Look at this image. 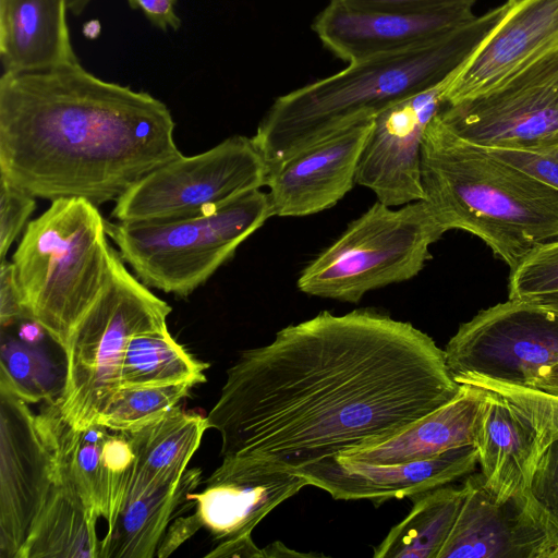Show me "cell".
Returning <instances> with one entry per match:
<instances>
[{"label":"cell","instance_id":"cell-23","mask_svg":"<svg viewBox=\"0 0 558 558\" xmlns=\"http://www.w3.org/2000/svg\"><path fill=\"white\" fill-rule=\"evenodd\" d=\"M460 385L456 398L395 437L338 458L371 464H396L421 461L454 448L474 446L484 389L470 384Z\"/></svg>","mask_w":558,"mask_h":558},{"label":"cell","instance_id":"cell-17","mask_svg":"<svg viewBox=\"0 0 558 558\" xmlns=\"http://www.w3.org/2000/svg\"><path fill=\"white\" fill-rule=\"evenodd\" d=\"M508 3L500 22L447 82L444 105H454L489 89L558 46V0Z\"/></svg>","mask_w":558,"mask_h":558},{"label":"cell","instance_id":"cell-40","mask_svg":"<svg viewBox=\"0 0 558 558\" xmlns=\"http://www.w3.org/2000/svg\"><path fill=\"white\" fill-rule=\"evenodd\" d=\"M206 557H264V550L254 544L251 534H245L219 543Z\"/></svg>","mask_w":558,"mask_h":558},{"label":"cell","instance_id":"cell-3","mask_svg":"<svg viewBox=\"0 0 558 558\" xmlns=\"http://www.w3.org/2000/svg\"><path fill=\"white\" fill-rule=\"evenodd\" d=\"M508 9L507 2L429 44L350 62L339 73L275 99L252 136L267 171L396 102L447 83Z\"/></svg>","mask_w":558,"mask_h":558},{"label":"cell","instance_id":"cell-29","mask_svg":"<svg viewBox=\"0 0 558 558\" xmlns=\"http://www.w3.org/2000/svg\"><path fill=\"white\" fill-rule=\"evenodd\" d=\"M527 521L542 534L538 558L558 554V439L542 452L530 483L520 499Z\"/></svg>","mask_w":558,"mask_h":558},{"label":"cell","instance_id":"cell-25","mask_svg":"<svg viewBox=\"0 0 558 558\" xmlns=\"http://www.w3.org/2000/svg\"><path fill=\"white\" fill-rule=\"evenodd\" d=\"M98 517L73 484L54 473L20 558H99Z\"/></svg>","mask_w":558,"mask_h":558},{"label":"cell","instance_id":"cell-12","mask_svg":"<svg viewBox=\"0 0 558 558\" xmlns=\"http://www.w3.org/2000/svg\"><path fill=\"white\" fill-rule=\"evenodd\" d=\"M0 381V557L20 558L54 480L36 413Z\"/></svg>","mask_w":558,"mask_h":558},{"label":"cell","instance_id":"cell-35","mask_svg":"<svg viewBox=\"0 0 558 558\" xmlns=\"http://www.w3.org/2000/svg\"><path fill=\"white\" fill-rule=\"evenodd\" d=\"M486 149L500 160L518 168L537 181L558 190V146L541 150L508 148Z\"/></svg>","mask_w":558,"mask_h":558},{"label":"cell","instance_id":"cell-4","mask_svg":"<svg viewBox=\"0 0 558 558\" xmlns=\"http://www.w3.org/2000/svg\"><path fill=\"white\" fill-rule=\"evenodd\" d=\"M438 113L422 145L424 201L446 232L476 235L512 270L558 239V190L459 136Z\"/></svg>","mask_w":558,"mask_h":558},{"label":"cell","instance_id":"cell-44","mask_svg":"<svg viewBox=\"0 0 558 558\" xmlns=\"http://www.w3.org/2000/svg\"><path fill=\"white\" fill-rule=\"evenodd\" d=\"M530 301L558 313V293L531 299Z\"/></svg>","mask_w":558,"mask_h":558},{"label":"cell","instance_id":"cell-5","mask_svg":"<svg viewBox=\"0 0 558 558\" xmlns=\"http://www.w3.org/2000/svg\"><path fill=\"white\" fill-rule=\"evenodd\" d=\"M107 223L84 198L54 199L27 223L12 256L28 318L61 349L109 278Z\"/></svg>","mask_w":558,"mask_h":558},{"label":"cell","instance_id":"cell-33","mask_svg":"<svg viewBox=\"0 0 558 558\" xmlns=\"http://www.w3.org/2000/svg\"><path fill=\"white\" fill-rule=\"evenodd\" d=\"M558 293V239L535 247L510 270L508 299L531 300Z\"/></svg>","mask_w":558,"mask_h":558},{"label":"cell","instance_id":"cell-38","mask_svg":"<svg viewBox=\"0 0 558 558\" xmlns=\"http://www.w3.org/2000/svg\"><path fill=\"white\" fill-rule=\"evenodd\" d=\"M133 10H140L147 21L162 32L178 31L181 19L175 11L178 0H126Z\"/></svg>","mask_w":558,"mask_h":558},{"label":"cell","instance_id":"cell-28","mask_svg":"<svg viewBox=\"0 0 558 558\" xmlns=\"http://www.w3.org/2000/svg\"><path fill=\"white\" fill-rule=\"evenodd\" d=\"M207 363L192 357L168 328L135 335L128 343L122 367V387L166 386L206 381Z\"/></svg>","mask_w":558,"mask_h":558},{"label":"cell","instance_id":"cell-45","mask_svg":"<svg viewBox=\"0 0 558 558\" xmlns=\"http://www.w3.org/2000/svg\"><path fill=\"white\" fill-rule=\"evenodd\" d=\"M90 1L92 0H66L68 10L74 15H80L85 11Z\"/></svg>","mask_w":558,"mask_h":558},{"label":"cell","instance_id":"cell-24","mask_svg":"<svg viewBox=\"0 0 558 558\" xmlns=\"http://www.w3.org/2000/svg\"><path fill=\"white\" fill-rule=\"evenodd\" d=\"M208 428L206 416L177 405L158 421L128 433L134 461L121 508L135 498L178 484Z\"/></svg>","mask_w":558,"mask_h":558},{"label":"cell","instance_id":"cell-11","mask_svg":"<svg viewBox=\"0 0 558 558\" xmlns=\"http://www.w3.org/2000/svg\"><path fill=\"white\" fill-rule=\"evenodd\" d=\"M444 352L453 379L478 375L531 387L558 362V313L508 299L461 324Z\"/></svg>","mask_w":558,"mask_h":558},{"label":"cell","instance_id":"cell-30","mask_svg":"<svg viewBox=\"0 0 558 558\" xmlns=\"http://www.w3.org/2000/svg\"><path fill=\"white\" fill-rule=\"evenodd\" d=\"M192 387L186 384L122 387L97 424L123 433L138 430L174 409Z\"/></svg>","mask_w":558,"mask_h":558},{"label":"cell","instance_id":"cell-39","mask_svg":"<svg viewBox=\"0 0 558 558\" xmlns=\"http://www.w3.org/2000/svg\"><path fill=\"white\" fill-rule=\"evenodd\" d=\"M202 526L203 523L196 512L193 515L178 518L167 533L165 532L156 556L158 558L168 557Z\"/></svg>","mask_w":558,"mask_h":558},{"label":"cell","instance_id":"cell-42","mask_svg":"<svg viewBox=\"0 0 558 558\" xmlns=\"http://www.w3.org/2000/svg\"><path fill=\"white\" fill-rule=\"evenodd\" d=\"M264 557H313L316 554H304L288 548L283 543L276 541L263 548Z\"/></svg>","mask_w":558,"mask_h":558},{"label":"cell","instance_id":"cell-22","mask_svg":"<svg viewBox=\"0 0 558 558\" xmlns=\"http://www.w3.org/2000/svg\"><path fill=\"white\" fill-rule=\"evenodd\" d=\"M66 0H0L2 73L78 61L66 22Z\"/></svg>","mask_w":558,"mask_h":558},{"label":"cell","instance_id":"cell-32","mask_svg":"<svg viewBox=\"0 0 558 558\" xmlns=\"http://www.w3.org/2000/svg\"><path fill=\"white\" fill-rule=\"evenodd\" d=\"M454 380L458 384L495 390L506 397L534 426L543 451L551 441L558 439V396L478 375H463Z\"/></svg>","mask_w":558,"mask_h":558},{"label":"cell","instance_id":"cell-31","mask_svg":"<svg viewBox=\"0 0 558 558\" xmlns=\"http://www.w3.org/2000/svg\"><path fill=\"white\" fill-rule=\"evenodd\" d=\"M53 373L38 351L9 338L1 343L0 381L27 403L52 401Z\"/></svg>","mask_w":558,"mask_h":558},{"label":"cell","instance_id":"cell-36","mask_svg":"<svg viewBox=\"0 0 558 558\" xmlns=\"http://www.w3.org/2000/svg\"><path fill=\"white\" fill-rule=\"evenodd\" d=\"M357 10L424 13L452 7H473L476 0H330Z\"/></svg>","mask_w":558,"mask_h":558},{"label":"cell","instance_id":"cell-19","mask_svg":"<svg viewBox=\"0 0 558 558\" xmlns=\"http://www.w3.org/2000/svg\"><path fill=\"white\" fill-rule=\"evenodd\" d=\"M465 495L438 558H538L542 534L517 499L498 502L481 473L466 475Z\"/></svg>","mask_w":558,"mask_h":558},{"label":"cell","instance_id":"cell-21","mask_svg":"<svg viewBox=\"0 0 558 558\" xmlns=\"http://www.w3.org/2000/svg\"><path fill=\"white\" fill-rule=\"evenodd\" d=\"M36 421L49 448L54 473L70 481L84 502L111 524L120 509V496L102 460L107 427H73L62 415L57 399L46 402Z\"/></svg>","mask_w":558,"mask_h":558},{"label":"cell","instance_id":"cell-1","mask_svg":"<svg viewBox=\"0 0 558 558\" xmlns=\"http://www.w3.org/2000/svg\"><path fill=\"white\" fill-rule=\"evenodd\" d=\"M460 389L444 350L411 323L324 311L243 351L206 418L222 459L296 470L381 444Z\"/></svg>","mask_w":558,"mask_h":558},{"label":"cell","instance_id":"cell-18","mask_svg":"<svg viewBox=\"0 0 558 558\" xmlns=\"http://www.w3.org/2000/svg\"><path fill=\"white\" fill-rule=\"evenodd\" d=\"M477 463V450L472 445L408 463L371 464L331 457L293 471L333 499H366L379 506L450 484L473 473Z\"/></svg>","mask_w":558,"mask_h":558},{"label":"cell","instance_id":"cell-43","mask_svg":"<svg viewBox=\"0 0 558 558\" xmlns=\"http://www.w3.org/2000/svg\"><path fill=\"white\" fill-rule=\"evenodd\" d=\"M45 333V329L32 319H27L20 328L21 340L27 343L37 342Z\"/></svg>","mask_w":558,"mask_h":558},{"label":"cell","instance_id":"cell-7","mask_svg":"<svg viewBox=\"0 0 558 558\" xmlns=\"http://www.w3.org/2000/svg\"><path fill=\"white\" fill-rule=\"evenodd\" d=\"M171 307L133 276L113 248L109 278L94 304L71 332L63 352L65 373L57 398L75 428L97 424L121 386V367L130 340L163 329Z\"/></svg>","mask_w":558,"mask_h":558},{"label":"cell","instance_id":"cell-34","mask_svg":"<svg viewBox=\"0 0 558 558\" xmlns=\"http://www.w3.org/2000/svg\"><path fill=\"white\" fill-rule=\"evenodd\" d=\"M36 208V198L0 177V258L27 226Z\"/></svg>","mask_w":558,"mask_h":558},{"label":"cell","instance_id":"cell-37","mask_svg":"<svg viewBox=\"0 0 558 558\" xmlns=\"http://www.w3.org/2000/svg\"><path fill=\"white\" fill-rule=\"evenodd\" d=\"M21 291L16 281L14 265L9 260L0 264V323L8 327L17 320H27Z\"/></svg>","mask_w":558,"mask_h":558},{"label":"cell","instance_id":"cell-9","mask_svg":"<svg viewBox=\"0 0 558 558\" xmlns=\"http://www.w3.org/2000/svg\"><path fill=\"white\" fill-rule=\"evenodd\" d=\"M267 172L253 138L233 135L149 172L116 201L111 215L122 222L193 216L266 186Z\"/></svg>","mask_w":558,"mask_h":558},{"label":"cell","instance_id":"cell-26","mask_svg":"<svg viewBox=\"0 0 558 558\" xmlns=\"http://www.w3.org/2000/svg\"><path fill=\"white\" fill-rule=\"evenodd\" d=\"M202 471L186 470L181 481L128 501L101 541L99 558H151L168 523L180 506L191 499Z\"/></svg>","mask_w":558,"mask_h":558},{"label":"cell","instance_id":"cell-15","mask_svg":"<svg viewBox=\"0 0 558 558\" xmlns=\"http://www.w3.org/2000/svg\"><path fill=\"white\" fill-rule=\"evenodd\" d=\"M373 119L342 130L267 173L272 216L304 217L335 206L353 187Z\"/></svg>","mask_w":558,"mask_h":558},{"label":"cell","instance_id":"cell-46","mask_svg":"<svg viewBox=\"0 0 558 558\" xmlns=\"http://www.w3.org/2000/svg\"><path fill=\"white\" fill-rule=\"evenodd\" d=\"M518 1H520V0H508V2H511V3L518 2Z\"/></svg>","mask_w":558,"mask_h":558},{"label":"cell","instance_id":"cell-14","mask_svg":"<svg viewBox=\"0 0 558 558\" xmlns=\"http://www.w3.org/2000/svg\"><path fill=\"white\" fill-rule=\"evenodd\" d=\"M474 17L472 7L400 13L357 10L330 1L312 28L326 49L350 63L429 44Z\"/></svg>","mask_w":558,"mask_h":558},{"label":"cell","instance_id":"cell-2","mask_svg":"<svg viewBox=\"0 0 558 558\" xmlns=\"http://www.w3.org/2000/svg\"><path fill=\"white\" fill-rule=\"evenodd\" d=\"M174 128L165 102L80 61L0 77V177L35 198L117 201L182 155Z\"/></svg>","mask_w":558,"mask_h":558},{"label":"cell","instance_id":"cell-8","mask_svg":"<svg viewBox=\"0 0 558 558\" xmlns=\"http://www.w3.org/2000/svg\"><path fill=\"white\" fill-rule=\"evenodd\" d=\"M446 233L424 199L392 209L378 201L301 271L305 294L357 303L367 292L410 280Z\"/></svg>","mask_w":558,"mask_h":558},{"label":"cell","instance_id":"cell-13","mask_svg":"<svg viewBox=\"0 0 558 558\" xmlns=\"http://www.w3.org/2000/svg\"><path fill=\"white\" fill-rule=\"evenodd\" d=\"M446 84L396 102L373 119L355 182L379 203L398 207L425 198L422 145L428 124L444 106Z\"/></svg>","mask_w":558,"mask_h":558},{"label":"cell","instance_id":"cell-20","mask_svg":"<svg viewBox=\"0 0 558 558\" xmlns=\"http://www.w3.org/2000/svg\"><path fill=\"white\" fill-rule=\"evenodd\" d=\"M483 389L474 446L486 488L504 504L521 498L543 450L534 426L517 407L501 393Z\"/></svg>","mask_w":558,"mask_h":558},{"label":"cell","instance_id":"cell-27","mask_svg":"<svg viewBox=\"0 0 558 558\" xmlns=\"http://www.w3.org/2000/svg\"><path fill=\"white\" fill-rule=\"evenodd\" d=\"M465 487L450 484L410 497L413 507L374 547V558H438L458 517Z\"/></svg>","mask_w":558,"mask_h":558},{"label":"cell","instance_id":"cell-41","mask_svg":"<svg viewBox=\"0 0 558 558\" xmlns=\"http://www.w3.org/2000/svg\"><path fill=\"white\" fill-rule=\"evenodd\" d=\"M531 387L558 396V362L545 368Z\"/></svg>","mask_w":558,"mask_h":558},{"label":"cell","instance_id":"cell-10","mask_svg":"<svg viewBox=\"0 0 558 558\" xmlns=\"http://www.w3.org/2000/svg\"><path fill=\"white\" fill-rule=\"evenodd\" d=\"M442 122L486 148L541 150L558 146V46L489 89L444 105Z\"/></svg>","mask_w":558,"mask_h":558},{"label":"cell","instance_id":"cell-16","mask_svg":"<svg viewBox=\"0 0 558 558\" xmlns=\"http://www.w3.org/2000/svg\"><path fill=\"white\" fill-rule=\"evenodd\" d=\"M310 485L296 471L258 459L223 458L201 493L191 494L217 539L252 534L276 507Z\"/></svg>","mask_w":558,"mask_h":558},{"label":"cell","instance_id":"cell-6","mask_svg":"<svg viewBox=\"0 0 558 558\" xmlns=\"http://www.w3.org/2000/svg\"><path fill=\"white\" fill-rule=\"evenodd\" d=\"M270 217L268 194L258 189L193 216L108 222L107 231L144 284L186 296Z\"/></svg>","mask_w":558,"mask_h":558}]
</instances>
